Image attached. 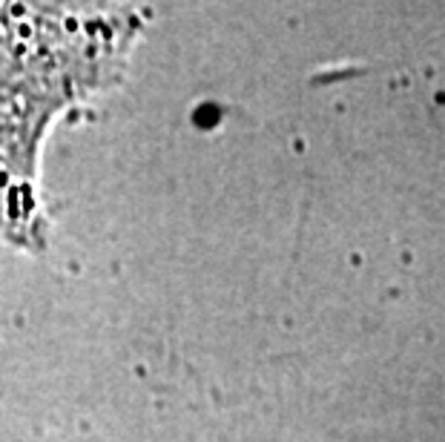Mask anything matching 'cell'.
<instances>
[{
  "instance_id": "cell-1",
  "label": "cell",
  "mask_w": 445,
  "mask_h": 442,
  "mask_svg": "<svg viewBox=\"0 0 445 442\" xmlns=\"http://www.w3.org/2000/svg\"><path fill=\"white\" fill-rule=\"evenodd\" d=\"M132 34L121 15L0 6V230L29 238L34 155L52 118L115 72Z\"/></svg>"
}]
</instances>
